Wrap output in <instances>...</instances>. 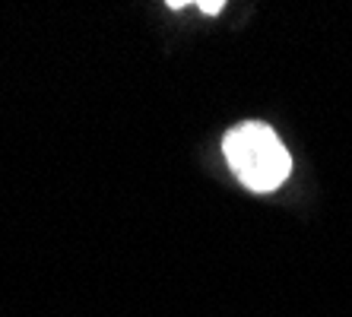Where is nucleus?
<instances>
[{"label": "nucleus", "instance_id": "nucleus-1", "mask_svg": "<svg viewBox=\"0 0 352 317\" xmlns=\"http://www.w3.org/2000/svg\"><path fill=\"white\" fill-rule=\"evenodd\" d=\"M222 149H226V162L235 171V178L257 194L276 190L292 171L289 149L283 146L276 131L261 121L238 124L235 131L226 133Z\"/></svg>", "mask_w": 352, "mask_h": 317}, {"label": "nucleus", "instance_id": "nucleus-2", "mask_svg": "<svg viewBox=\"0 0 352 317\" xmlns=\"http://www.w3.org/2000/svg\"><path fill=\"white\" fill-rule=\"evenodd\" d=\"M197 7L204 10V13H210V17H216V13H219L226 3H222V0H206V3H197Z\"/></svg>", "mask_w": 352, "mask_h": 317}]
</instances>
